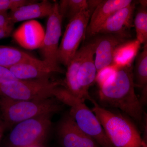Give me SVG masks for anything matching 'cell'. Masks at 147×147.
<instances>
[{
    "instance_id": "cell-32",
    "label": "cell",
    "mask_w": 147,
    "mask_h": 147,
    "mask_svg": "<svg viewBox=\"0 0 147 147\" xmlns=\"http://www.w3.org/2000/svg\"><path fill=\"white\" fill-rule=\"evenodd\" d=\"M27 147H42L40 145H33V146H30Z\"/></svg>"
},
{
    "instance_id": "cell-25",
    "label": "cell",
    "mask_w": 147,
    "mask_h": 147,
    "mask_svg": "<svg viewBox=\"0 0 147 147\" xmlns=\"http://www.w3.org/2000/svg\"><path fill=\"white\" fill-rule=\"evenodd\" d=\"M18 80L9 68L0 66V85Z\"/></svg>"
},
{
    "instance_id": "cell-16",
    "label": "cell",
    "mask_w": 147,
    "mask_h": 147,
    "mask_svg": "<svg viewBox=\"0 0 147 147\" xmlns=\"http://www.w3.org/2000/svg\"><path fill=\"white\" fill-rule=\"evenodd\" d=\"M82 48L78 50L76 55L67 66L65 81L64 82V87L71 94L81 99L84 102L86 100L92 101V99L83 91L79 86L77 75L82 59Z\"/></svg>"
},
{
    "instance_id": "cell-13",
    "label": "cell",
    "mask_w": 147,
    "mask_h": 147,
    "mask_svg": "<svg viewBox=\"0 0 147 147\" xmlns=\"http://www.w3.org/2000/svg\"><path fill=\"white\" fill-rule=\"evenodd\" d=\"M82 59L77 75L79 86L86 94L89 95L90 87L95 82L97 75L94 56V46L92 42L81 47Z\"/></svg>"
},
{
    "instance_id": "cell-3",
    "label": "cell",
    "mask_w": 147,
    "mask_h": 147,
    "mask_svg": "<svg viewBox=\"0 0 147 147\" xmlns=\"http://www.w3.org/2000/svg\"><path fill=\"white\" fill-rule=\"evenodd\" d=\"M63 103L55 97L44 100H18L1 97L0 111L6 127L29 119L60 112Z\"/></svg>"
},
{
    "instance_id": "cell-4",
    "label": "cell",
    "mask_w": 147,
    "mask_h": 147,
    "mask_svg": "<svg viewBox=\"0 0 147 147\" xmlns=\"http://www.w3.org/2000/svg\"><path fill=\"white\" fill-rule=\"evenodd\" d=\"M55 98L70 108L69 115L82 131L101 147H114L94 113L81 99L71 94L63 86L58 87Z\"/></svg>"
},
{
    "instance_id": "cell-11",
    "label": "cell",
    "mask_w": 147,
    "mask_h": 147,
    "mask_svg": "<svg viewBox=\"0 0 147 147\" xmlns=\"http://www.w3.org/2000/svg\"><path fill=\"white\" fill-rule=\"evenodd\" d=\"M135 8L134 2L117 10L102 24L96 34H114L125 38H129L128 31L133 26V14Z\"/></svg>"
},
{
    "instance_id": "cell-22",
    "label": "cell",
    "mask_w": 147,
    "mask_h": 147,
    "mask_svg": "<svg viewBox=\"0 0 147 147\" xmlns=\"http://www.w3.org/2000/svg\"><path fill=\"white\" fill-rule=\"evenodd\" d=\"M137 11L134 19L136 40L141 44L147 43V7L141 6Z\"/></svg>"
},
{
    "instance_id": "cell-18",
    "label": "cell",
    "mask_w": 147,
    "mask_h": 147,
    "mask_svg": "<svg viewBox=\"0 0 147 147\" xmlns=\"http://www.w3.org/2000/svg\"><path fill=\"white\" fill-rule=\"evenodd\" d=\"M15 76L20 80H32L50 78L55 73L47 65L24 63L18 64L9 68Z\"/></svg>"
},
{
    "instance_id": "cell-15",
    "label": "cell",
    "mask_w": 147,
    "mask_h": 147,
    "mask_svg": "<svg viewBox=\"0 0 147 147\" xmlns=\"http://www.w3.org/2000/svg\"><path fill=\"white\" fill-rule=\"evenodd\" d=\"M54 8V3L44 0L22 6L9 13L11 21L14 24L20 21H29L35 18L49 16Z\"/></svg>"
},
{
    "instance_id": "cell-27",
    "label": "cell",
    "mask_w": 147,
    "mask_h": 147,
    "mask_svg": "<svg viewBox=\"0 0 147 147\" xmlns=\"http://www.w3.org/2000/svg\"><path fill=\"white\" fill-rule=\"evenodd\" d=\"M12 23L7 12L0 13V27Z\"/></svg>"
},
{
    "instance_id": "cell-9",
    "label": "cell",
    "mask_w": 147,
    "mask_h": 147,
    "mask_svg": "<svg viewBox=\"0 0 147 147\" xmlns=\"http://www.w3.org/2000/svg\"><path fill=\"white\" fill-rule=\"evenodd\" d=\"M57 134L64 147H100L94 139L79 128L69 115L61 121Z\"/></svg>"
},
{
    "instance_id": "cell-24",
    "label": "cell",
    "mask_w": 147,
    "mask_h": 147,
    "mask_svg": "<svg viewBox=\"0 0 147 147\" xmlns=\"http://www.w3.org/2000/svg\"><path fill=\"white\" fill-rule=\"evenodd\" d=\"M117 67L112 65L103 69L97 74L95 81L99 88L110 82L114 77Z\"/></svg>"
},
{
    "instance_id": "cell-31",
    "label": "cell",
    "mask_w": 147,
    "mask_h": 147,
    "mask_svg": "<svg viewBox=\"0 0 147 147\" xmlns=\"http://www.w3.org/2000/svg\"><path fill=\"white\" fill-rule=\"evenodd\" d=\"M142 147H147L146 143L145 141L143 140L142 141Z\"/></svg>"
},
{
    "instance_id": "cell-20",
    "label": "cell",
    "mask_w": 147,
    "mask_h": 147,
    "mask_svg": "<svg viewBox=\"0 0 147 147\" xmlns=\"http://www.w3.org/2000/svg\"><path fill=\"white\" fill-rule=\"evenodd\" d=\"M141 45L136 39L121 44L115 51L113 65L118 68L131 64Z\"/></svg>"
},
{
    "instance_id": "cell-17",
    "label": "cell",
    "mask_w": 147,
    "mask_h": 147,
    "mask_svg": "<svg viewBox=\"0 0 147 147\" xmlns=\"http://www.w3.org/2000/svg\"><path fill=\"white\" fill-rule=\"evenodd\" d=\"M24 63L48 65L44 61L37 59L22 50L15 47L0 45V66L9 68Z\"/></svg>"
},
{
    "instance_id": "cell-23",
    "label": "cell",
    "mask_w": 147,
    "mask_h": 147,
    "mask_svg": "<svg viewBox=\"0 0 147 147\" xmlns=\"http://www.w3.org/2000/svg\"><path fill=\"white\" fill-rule=\"evenodd\" d=\"M35 2L28 0H0V13L7 12L8 10H14Z\"/></svg>"
},
{
    "instance_id": "cell-12",
    "label": "cell",
    "mask_w": 147,
    "mask_h": 147,
    "mask_svg": "<svg viewBox=\"0 0 147 147\" xmlns=\"http://www.w3.org/2000/svg\"><path fill=\"white\" fill-rule=\"evenodd\" d=\"M45 32L39 22L32 20L24 22L12 34L13 39L20 46L32 50L41 47Z\"/></svg>"
},
{
    "instance_id": "cell-14",
    "label": "cell",
    "mask_w": 147,
    "mask_h": 147,
    "mask_svg": "<svg viewBox=\"0 0 147 147\" xmlns=\"http://www.w3.org/2000/svg\"><path fill=\"white\" fill-rule=\"evenodd\" d=\"M131 0H103L92 13L88 25L86 36H95L102 24L117 10L129 5Z\"/></svg>"
},
{
    "instance_id": "cell-30",
    "label": "cell",
    "mask_w": 147,
    "mask_h": 147,
    "mask_svg": "<svg viewBox=\"0 0 147 147\" xmlns=\"http://www.w3.org/2000/svg\"><path fill=\"white\" fill-rule=\"evenodd\" d=\"M147 1H139V2L140 3L141 6L144 7H147Z\"/></svg>"
},
{
    "instance_id": "cell-2",
    "label": "cell",
    "mask_w": 147,
    "mask_h": 147,
    "mask_svg": "<svg viewBox=\"0 0 147 147\" xmlns=\"http://www.w3.org/2000/svg\"><path fill=\"white\" fill-rule=\"evenodd\" d=\"M94 113L114 147H142V139L136 127L123 115L101 107L95 101Z\"/></svg>"
},
{
    "instance_id": "cell-1",
    "label": "cell",
    "mask_w": 147,
    "mask_h": 147,
    "mask_svg": "<svg viewBox=\"0 0 147 147\" xmlns=\"http://www.w3.org/2000/svg\"><path fill=\"white\" fill-rule=\"evenodd\" d=\"M135 87L132 64L118 67L113 79L99 88V100L104 105L120 109L140 122L143 110Z\"/></svg>"
},
{
    "instance_id": "cell-6",
    "label": "cell",
    "mask_w": 147,
    "mask_h": 147,
    "mask_svg": "<svg viewBox=\"0 0 147 147\" xmlns=\"http://www.w3.org/2000/svg\"><path fill=\"white\" fill-rule=\"evenodd\" d=\"M52 115L40 116L16 124L9 136L8 147L40 145L50 131Z\"/></svg>"
},
{
    "instance_id": "cell-10",
    "label": "cell",
    "mask_w": 147,
    "mask_h": 147,
    "mask_svg": "<svg viewBox=\"0 0 147 147\" xmlns=\"http://www.w3.org/2000/svg\"><path fill=\"white\" fill-rule=\"evenodd\" d=\"M99 35L92 41L94 46L95 63L97 73L113 65L114 53L117 47L128 40L127 38L118 35Z\"/></svg>"
},
{
    "instance_id": "cell-29",
    "label": "cell",
    "mask_w": 147,
    "mask_h": 147,
    "mask_svg": "<svg viewBox=\"0 0 147 147\" xmlns=\"http://www.w3.org/2000/svg\"><path fill=\"white\" fill-rule=\"evenodd\" d=\"M6 128L5 124L3 120L0 119V141H1L3 134L5 129Z\"/></svg>"
},
{
    "instance_id": "cell-28",
    "label": "cell",
    "mask_w": 147,
    "mask_h": 147,
    "mask_svg": "<svg viewBox=\"0 0 147 147\" xmlns=\"http://www.w3.org/2000/svg\"><path fill=\"white\" fill-rule=\"evenodd\" d=\"M88 3V9L92 13L94 9L96 8L102 0H89L87 1Z\"/></svg>"
},
{
    "instance_id": "cell-26",
    "label": "cell",
    "mask_w": 147,
    "mask_h": 147,
    "mask_svg": "<svg viewBox=\"0 0 147 147\" xmlns=\"http://www.w3.org/2000/svg\"><path fill=\"white\" fill-rule=\"evenodd\" d=\"M14 24L10 23L8 25L0 27V39L8 37L13 33Z\"/></svg>"
},
{
    "instance_id": "cell-5",
    "label": "cell",
    "mask_w": 147,
    "mask_h": 147,
    "mask_svg": "<svg viewBox=\"0 0 147 147\" xmlns=\"http://www.w3.org/2000/svg\"><path fill=\"white\" fill-rule=\"evenodd\" d=\"M64 82L50 78L18 80L0 85V96L13 100H40L55 97L56 90Z\"/></svg>"
},
{
    "instance_id": "cell-7",
    "label": "cell",
    "mask_w": 147,
    "mask_h": 147,
    "mask_svg": "<svg viewBox=\"0 0 147 147\" xmlns=\"http://www.w3.org/2000/svg\"><path fill=\"white\" fill-rule=\"evenodd\" d=\"M92 14L90 11L86 9L69 20L59 45V63L67 66L76 55L80 43L86 36L87 28Z\"/></svg>"
},
{
    "instance_id": "cell-19",
    "label": "cell",
    "mask_w": 147,
    "mask_h": 147,
    "mask_svg": "<svg viewBox=\"0 0 147 147\" xmlns=\"http://www.w3.org/2000/svg\"><path fill=\"white\" fill-rule=\"evenodd\" d=\"M133 74L135 86L142 89L140 101L142 105L146 103L147 98V43L137 55Z\"/></svg>"
},
{
    "instance_id": "cell-8",
    "label": "cell",
    "mask_w": 147,
    "mask_h": 147,
    "mask_svg": "<svg viewBox=\"0 0 147 147\" xmlns=\"http://www.w3.org/2000/svg\"><path fill=\"white\" fill-rule=\"evenodd\" d=\"M62 21V17L59 10L58 3L55 2L53 11L48 17L44 38L40 49L43 57V60L56 73L63 72L59 65V63L58 59Z\"/></svg>"
},
{
    "instance_id": "cell-21",
    "label": "cell",
    "mask_w": 147,
    "mask_h": 147,
    "mask_svg": "<svg viewBox=\"0 0 147 147\" xmlns=\"http://www.w3.org/2000/svg\"><path fill=\"white\" fill-rule=\"evenodd\" d=\"M60 13L70 20L83 11L88 9L86 0H61L58 3Z\"/></svg>"
}]
</instances>
